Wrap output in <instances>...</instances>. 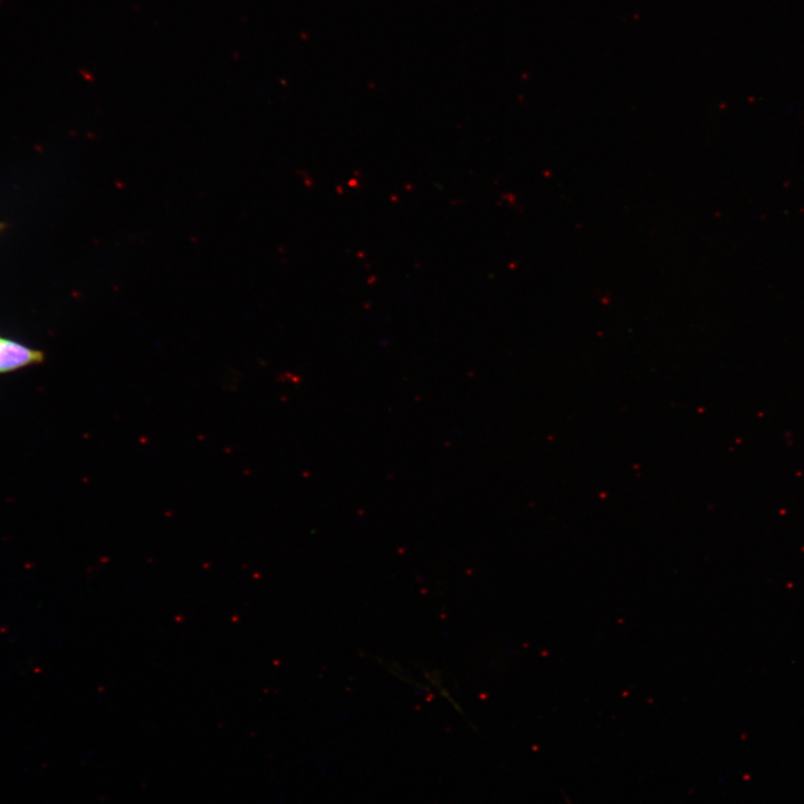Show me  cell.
<instances>
[{
  "label": "cell",
  "instance_id": "1",
  "mask_svg": "<svg viewBox=\"0 0 804 804\" xmlns=\"http://www.w3.org/2000/svg\"><path fill=\"white\" fill-rule=\"evenodd\" d=\"M44 360V354L13 340L0 339V373L24 368Z\"/></svg>",
  "mask_w": 804,
  "mask_h": 804
},
{
  "label": "cell",
  "instance_id": "2",
  "mask_svg": "<svg viewBox=\"0 0 804 804\" xmlns=\"http://www.w3.org/2000/svg\"><path fill=\"white\" fill-rule=\"evenodd\" d=\"M3 227H4L3 225H0V231H2Z\"/></svg>",
  "mask_w": 804,
  "mask_h": 804
}]
</instances>
